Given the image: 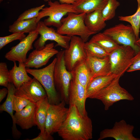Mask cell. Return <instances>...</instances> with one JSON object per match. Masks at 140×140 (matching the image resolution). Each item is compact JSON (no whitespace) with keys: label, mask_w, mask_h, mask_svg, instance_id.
<instances>
[{"label":"cell","mask_w":140,"mask_h":140,"mask_svg":"<svg viewBox=\"0 0 140 140\" xmlns=\"http://www.w3.org/2000/svg\"><path fill=\"white\" fill-rule=\"evenodd\" d=\"M65 121L58 132L64 140H89L93 137V126L87 114L82 115L76 106L69 105Z\"/></svg>","instance_id":"obj_1"},{"label":"cell","mask_w":140,"mask_h":140,"mask_svg":"<svg viewBox=\"0 0 140 140\" xmlns=\"http://www.w3.org/2000/svg\"><path fill=\"white\" fill-rule=\"evenodd\" d=\"M86 13H77L71 12L67 16L63 18L61 25L56 31L59 34L72 37L74 36L80 37L85 43L90 37L96 33L89 30L85 25L84 19Z\"/></svg>","instance_id":"obj_2"},{"label":"cell","mask_w":140,"mask_h":140,"mask_svg":"<svg viewBox=\"0 0 140 140\" xmlns=\"http://www.w3.org/2000/svg\"><path fill=\"white\" fill-rule=\"evenodd\" d=\"M56 57L49 65L43 68L35 69L26 68L27 72L33 76L41 84L45 89L50 104L59 103V96L56 89L54 72Z\"/></svg>","instance_id":"obj_3"},{"label":"cell","mask_w":140,"mask_h":140,"mask_svg":"<svg viewBox=\"0 0 140 140\" xmlns=\"http://www.w3.org/2000/svg\"><path fill=\"white\" fill-rule=\"evenodd\" d=\"M121 77H116L108 86L93 95L90 99L100 100L104 106L105 110H108L114 103L120 100H134L133 96L120 85Z\"/></svg>","instance_id":"obj_4"},{"label":"cell","mask_w":140,"mask_h":140,"mask_svg":"<svg viewBox=\"0 0 140 140\" xmlns=\"http://www.w3.org/2000/svg\"><path fill=\"white\" fill-rule=\"evenodd\" d=\"M48 7L44 8L40 11L36 18L38 23L42 18L48 17L45 19L44 23L47 26H53L58 28L61 25V20L64 16L71 12L76 13L73 4L61 3L58 1L48 2Z\"/></svg>","instance_id":"obj_5"},{"label":"cell","mask_w":140,"mask_h":140,"mask_svg":"<svg viewBox=\"0 0 140 140\" xmlns=\"http://www.w3.org/2000/svg\"><path fill=\"white\" fill-rule=\"evenodd\" d=\"M64 54V50L59 51L56 54L54 77L57 91L59 93L63 100L68 103L69 88L73 77L71 72L68 71L66 66Z\"/></svg>","instance_id":"obj_6"},{"label":"cell","mask_w":140,"mask_h":140,"mask_svg":"<svg viewBox=\"0 0 140 140\" xmlns=\"http://www.w3.org/2000/svg\"><path fill=\"white\" fill-rule=\"evenodd\" d=\"M136 54L131 47L121 45L109 54L111 73L121 76L132 64Z\"/></svg>","instance_id":"obj_7"},{"label":"cell","mask_w":140,"mask_h":140,"mask_svg":"<svg viewBox=\"0 0 140 140\" xmlns=\"http://www.w3.org/2000/svg\"><path fill=\"white\" fill-rule=\"evenodd\" d=\"M119 45L129 46L135 51L136 54L140 49V44L137 39L131 25L120 23L108 28L103 32Z\"/></svg>","instance_id":"obj_8"},{"label":"cell","mask_w":140,"mask_h":140,"mask_svg":"<svg viewBox=\"0 0 140 140\" xmlns=\"http://www.w3.org/2000/svg\"><path fill=\"white\" fill-rule=\"evenodd\" d=\"M36 31L40 35V37L34 44L35 49H39L43 47L48 40L56 42L55 47L59 46L65 49L69 47L71 37L59 34L54 29L45 25L43 22L40 21L37 23Z\"/></svg>","instance_id":"obj_9"},{"label":"cell","mask_w":140,"mask_h":140,"mask_svg":"<svg viewBox=\"0 0 140 140\" xmlns=\"http://www.w3.org/2000/svg\"><path fill=\"white\" fill-rule=\"evenodd\" d=\"M63 100L57 104H49L45 123V131L52 135L58 132L66 120L69 108Z\"/></svg>","instance_id":"obj_10"},{"label":"cell","mask_w":140,"mask_h":140,"mask_svg":"<svg viewBox=\"0 0 140 140\" xmlns=\"http://www.w3.org/2000/svg\"><path fill=\"white\" fill-rule=\"evenodd\" d=\"M85 43L79 36L71 37L68 48L64 50L65 64L69 71H72L78 62L86 59L87 53L84 47Z\"/></svg>","instance_id":"obj_11"},{"label":"cell","mask_w":140,"mask_h":140,"mask_svg":"<svg viewBox=\"0 0 140 140\" xmlns=\"http://www.w3.org/2000/svg\"><path fill=\"white\" fill-rule=\"evenodd\" d=\"M39 34L36 31L29 33L18 44L11 48L5 54V58L13 62H24L27 58V53L33 49V44L37 38Z\"/></svg>","instance_id":"obj_12"},{"label":"cell","mask_w":140,"mask_h":140,"mask_svg":"<svg viewBox=\"0 0 140 140\" xmlns=\"http://www.w3.org/2000/svg\"><path fill=\"white\" fill-rule=\"evenodd\" d=\"M54 47V43H51L40 49L33 50L24 62L26 67L37 69L46 65L50 59L59 52Z\"/></svg>","instance_id":"obj_13"},{"label":"cell","mask_w":140,"mask_h":140,"mask_svg":"<svg viewBox=\"0 0 140 140\" xmlns=\"http://www.w3.org/2000/svg\"><path fill=\"white\" fill-rule=\"evenodd\" d=\"M134 129L133 125L128 124L122 120L116 122L111 129H105L100 132L98 140L111 137L116 140H140V138L134 137L132 134Z\"/></svg>","instance_id":"obj_14"},{"label":"cell","mask_w":140,"mask_h":140,"mask_svg":"<svg viewBox=\"0 0 140 140\" xmlns=\"http://www.w3.org/2000/svg\"><path fill=\"white\" fill-rule=\"evenodd\" d=\"M15 94L35 103L47 97L43 86L34 77L31 80L24 83L19 88L16 89Z\"/></svg>","instance_id":"obj_15"},{"label":"cell","mask_w":140,"mask_h":140,"mask_svg":"<svg viewBox=\"0 0 140 140\" xmlns=\"http://www.w3.org/2000/svg\"><path fill=\"white\" fill-rule=\"evenodd\" d=\"M86 89L78 82L72 79L69 89V102L75 105L82 116L87 114L85 107Z\"/></svg>","instance_id":"obj_16"},{"label":"cell","mask_w":140,"mask_h":140,"mask_svg":"<svg viewBox=\"0 0 140 140\" xmlns=\"http://www.w3.org/2000/svg\"><path fill=\"white\" fill-rule=\"evenodd\" d=\"M86 53V60L90 72V81L96 77L111 73L109 55L103 58H99Z\"/></svg>","instance_id":"obj_17"},{"label":"cell","mask_w":140,"mask_h":140,"mask_svg":"<svg viewBox=\"0 0 140 140\" xmlns=\"http://www.w3.org/2000/svg\"><path fill=\"white\" fill-rule=\"evenodd\" d=\"M36 103L30 102L21 110L14 114L15 123L23 129H28L36 125L35 118Z\"/></svg>","instance_id":"obj_18"},{"label":"cell","mask_w":140,"mask_h":140,"mask_svg":"<svg viewBox=\"0 0 140 140\" xmlns=\"http://www.w3.org/2000/svg\"><path fill=\"white\" fill-rule=\"evenodd\" d=\"M13 62V66L9 70V82L12 83L16 89H18L32 78L28 75L24 62H19V66H17L16 61Z\"/></svg>","instance_id":"obj_19"},{"label":"cell","mask_w":140,"mask_h":140,"mask_svg":"<svg viewBox=\"0 0 140 140\" xmlns=\"http://www.w3.org/2000/svg\"><path fill=\"white\" fill-rule=\"evenodd\" d=\"M71 72L72 79L86 89L90 81V72L86 59L78 62Z\"/></svg>","instance_id":"obj_20"},{"label":"cell","mask_w":140,"mask_h":140,"mask_svg":"<svg viewBox=\"0 0 140 140\" xmlns=\"http://www.w3.org/2000/svg\"><path fill=\"white\" fill-rule=\"evenodd\" d=\"M117 76L111 73L92 79L86 88L87 98H90L93 95L108 86Z\"/></svg>","instance_id":"obj_21"},{"label":"cell","mask_w":140,"mask_h":140,"mask_svg":"<svg viewBox=\"0 0 140 140\" xmlns=\"http://www.w3.org/2000/svg\"><path fill=\"white\" fill-rule=\"evenodd\" d=\"M108 0H76L73 4L76 13H89L102 9Z\"/></svg>","instance_id":"obj_22"},{"label":"cell","mask_w":140,"mask_h":140,"mask_svg":"<svg viewBox=\"0 0 140 140\" xmlns=\"http://www.w3.org/2000/svg\"><path fill=\"white\" fill-rule=\"evenodd\" d=\"M102 9H99L86 13L85 23L90 31L97 33L106 26L102 13Z\"/></svg>","instance_id":"obj_23"},{"label":"cell","mask_w":140,"mask_h":140,"mask_svg":"<svg viewBox=\"0 0 140 140\" xmlns=\"http://www.w3.org/2000/svg\"><path fill=\"white\" fill-rule=\"evenodd\" d=\"M8 93L6 99L4 102L0 106L1 111H5L8 113L11 116L12 120L13 125L12 131L13 136L16 137H19L21 133L17 129L16 124L15 123L13 110L12 104V96L15 94L16 88L13 84L9 83L7 88Z\"/></svg>","instance_id":"obj_24"},{"label":"cell","mask_w":140,"mask_h":140,"mask_svg":"<svg viewBox=\"0 0 140 140\" xmlns=\"http://www.w3.org/2000/svg\"><path fill=\"white\" fill-rule=\"evenodd\" d=\"M49 104L47 97L36 103L35 118L36 125L40 132L45 131V123Z\"/></svg>","instance_id":"obj_25"},{"label":"cell","mask_w":140,"mask_h":140,"mask_svg":"<svg viewBox=\"0 0 140 140\" xmlns=\"http://www.w3.org/2000/svg\"><path fill=\"white\" fill-rule=\"evenodd\" d=\"M89 41L98 45L109 54L121 46L103 32L95 34Z\"/></svg>","instance_id":"obj_26"},{"label":"cell","mask_w":140,"mask_h":140,"mask_svg":"<svg viewBox=\"0 0 140 140\" xmlns=\"http://www.w3.org/2000/svg\"><path fill=\"white\" fill-rule=\"evenodd\" d=\"M36 18L29 20H16L9 26V31L12 33H29L35 31L37 23Z\"/></svg>","instance_id":"obj_27"},{"label":"cell","mask_w":140,"mask_h":140,"mask_svg":"<svg viewBox=\"0 0 140 140\" xmlns=\"http://www.w3.org/2000/svg\"><path fill=\"white\" fill-rule=\"evenodd\" d=\"M120 20L128 22L132 26L134 31L137 40L139 38L140 29V6L134 14L128 16H120L118 17Z\"/></svg>","instance_id":"obj_28"},{"label":"cell","mask_w":140,"mask_h":140,"mask_svg":"<svg viewBox=\"0 0 140 140\" xmlns=\"http://www.w3.org/2000/svg\"><path fill=\"white\" fill-rule=\"evenodd\" d=\"M84 47L87 53L98 58H103L109 54L98 45L89 41L85 43Z\"/></svg>","instance_id":"obj_29"},{"label":"cell","mask_w":140,"mask_h":140,"mask_svg":"<svg viewBox=\"0 0 140 140\" xmlns=\"http://www.w3.org/2000/svg\"><path fill=\"white\" fill-rule=\"evenodd\" d=\"M120 2L117 0H108L102 10V13L105 21L110 20L115 16L116 10L120 6Z\"/></svg>","instance_id":"obj_30"},{"label":"cell","mask_w":140,"mask_h":140,"mask_svg":"<svg viewBox=\"0 0 140 140\" xmlns=\"http://www.w3.org/2000/svg\"><path fill=\"white\" fill-rule=\"evenodd\" d=\"M45 6V4H43L25 10L19 16L17 20H26L36 18L40 11Z\"/></svg>","instance_id":"obj_31"},{"label":"cell","mask_w":140,"mask_h":140,"mask_svg":"<svg viewBox=\"0 0 140 140\" xmlns=\"http://www.w3.org/2000/svg\"><path fill=\"white\" fill-rule=\"evenodd\" d=\"M24 33H15L10 35L0 37V49L15 40L20 41L26 37Z\"/></svg>","instance_id":"obj_32"},{"label":"cell","mask_w":140,"mask_h":140,"mask_svg":"<svg viewBox=\"0 0 140 140\" xmlns=\"http://www.w3.org/2000/svg\"><path fill=\"white\" fill-rule=\"evenodd\" d=\"M30 102L26 99L14 94L12 96V104L14 111H19L27 106Z\"/></svg>","instance_id":"obj_33"},{"label":"cell","mask_w":140,"mask_h":140,"mask_svg":"<svg viewBox=\"0 0 140 140\" xmlns=\"http://www.w3.org/2000/svg\"><path fill=\"white\" fill-rule=\"evenodd\" d=\"M9 71L6 64L5 62L0 63V85L6 88L9 83Z\"/></svg>","instance_id":"obj_34"},{"label":"cell","mask_w":140,"mask_h":140,"mask_svg":"<svg viewBox=\"0 0 140 140\" xmlns=\"http://www.w3.org/2000/svg\"><path fill=\"white\" fill-rule=\"evenodd\" d=\"M138 70H140V49L134 57L132 64L127 72H131Z\"/></svg>","instance_id":"obj_35"},{"label":"cell","mask_w":140,"mask_h":140,"mask_svg":"<svg viewBox=\"0 0 140 140\" xmlns=\"http://www.w3.org/2000/svg\"><path fill=\"white\" fill-rule=\"evenodd\" d=\"M54 138L52 135L45 131L44 132H40L37 137L31 140H53Z\"/></svg>","instance_id":"obj_36"},{"label":"cell","mask_w":140,"mask_h":140,"mask_svg":"<svg viewBox=\"0 0 140 140\" xmlns=\"http://www.w3.org/2000/svg\"><path fill=\"white\" fill-rule=\"evenodd\" d=\"M8 93V88H4L0 89V102H1Z\"/></svg>","instance_id":"obj_37"},{"label":"cell","mask_w":140,"mask_h":140,"mask_svg":"<svg viewBox=\"0 0 140 140\" xmlns=\"http://www.w3.org/2000/svg\"><path fill=\"white\" fill-rule=\"evenodd\" d=\"M45 2H48L51 0H44ZM61 3H66L69 4H73L76 0H58Z\"/></svg>","instance_id":"obj_38"},{"label":"cell","mask_w":140,"mask_h":140,"mask_svg":"<svg viewBox=\"0 0 140 140\" xmlns=\"http://www.w3.org/2000/svg\"><path fill=\"white\" fill-rule=\"evenodd\" d=\"M137 1L138 4L137 8H138L140 6V0H137Z\"/></svg>","instance_id":"obj_39"},{"label":"cell","mask_w":140,"mask_h":140,"mask_svg":"<svg viewBox=\"0 0 140 140\" xmlns=\"http://www.w3.org/2000/svg\"><path fill=\"white\" fill-rule=\"evenodd\" d=\"M137 42L138 43L140 44V38L137 40Z\"/></svg>","instance_id":"obj_40"},{"label":"cell","mask_w":140,"mask_h":140,"mask_svg":"<svg viewBox=\"0 0 140 140\" xmlns=\"http://www.w3.org/2000/svg\"><path fill=\"white\" fill-rule=\"evenodd\" d=\"M3 0H0V2H2Z\"/></svg>","instance_id":"obj_41"}]
</instances>
